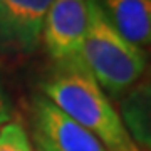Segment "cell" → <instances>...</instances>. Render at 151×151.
<instances>
[{"instance_id":"6da1fadb","label":"cell","mask_w":151,"mask_h":151,"mask_svg":"<svg viewBox=\"0 0 151 151\" xmlns=\"http://www.w3.org/2000/svg\"><path fill=\"white\" fill-rule=\"evenodd\" d=\"M42 91L49 101L96 136L106 151H143L124 129L118 111L81 57L57 62L42 82Z\"/></svg>"},{"instance_id":"7a4b0ae2","label":"cell","mask_w":151,"mask_h":151,"mask_svg":"<svg viewBox=\"0 0 151 151\" xmlns=\"http://www.w3.org/2000/svg\"><path fill=\"white\" fill-rule=\"evenodd\" d=\"M86 7L87 30L81 59L101 89L118 97L139 81L146 55L143 49L123 39L109 24L99 0H86Z\"/></svg>"},{"instance_id":"3957f363","label":"cell","mask_w":151,"mask_h":151,"mask_svg":"<svg viewBox=\"0 0 151 151\" xmlns=\"http://www.w3.org/2000/svg\"><path fill=\"white\" fill-rule=\"evenodd\" d=\"M52 0H0V60L20 62L37 49Z\"/></svg>"},{"instance_id":"277c9868","label":"cell","mask_w":151,"mask_h":151,"mask_svg":"<svg viewBox=\"0 0 151 151\" xmlns=\"http://www.w3.org/2000/svg\"><path fill=\"white\" fill-rule=\"evenodd\" d=\"M87 30L86 0H52L40 37L50 59L57 62L81 57Z\"/></svg>"},{"instance_id":"5b68a950","label":"cell","mask_w":151,"mask_h":151,"mask_svg":"<svg viewBox=\"0 0 151 151\" xmlns=\"http://www.w3.org/2000/svg\"><path fill=\"white\" fill-rule=\"evenodd\" d=\"M34 141L50 151H106L94 134L84 129L45 96L32 101Z\"/></svg>"},{"instance_id":"8992f818","label":"cell","mask_w":151,"mask_h":151,"mask_svg":"<svg viewBox=\"0 0 151 151\" xmlns=\"http://www.w3.org/2000/svg\"><path fill=\"white\" fill-rule=\"evenodd\" d=\"M109 24L136 47L151 40V0H99Z\"/></svg>"},{"instance_id":"52a82bcc","label":"cell","mask_w":151,"mask_h":151,"mask_svg":"<svg viewBox=\"0 0 151 151\" xmlns=\"http://www.w3.org/2000/svg\"><path fill=\"white\" fill-rule=\"evenodd\" d=\"M151 92L148 82H136L121 99L119 119L124 129L139 150H150L151 145V121H150Z\"/></svg>"},{"instance_id":"ba28073f","label":"cell","mask_w":151,"mask_h":151,"mask_svg":"<svg viewBox=\"0 0 151 151\" xmlns=\"http://www.w3.org/2000/svg\"><path fill=\"white\" fill-rule=\"evenodd\" d=\"M0 151H35L20 123H9L0 129Z\"/></svg>"},{"instance_id":"9c48e42d","label":"cell","mask_w":151,"mask_h":151,"mask_svg":"<svg viewBox=\"0 0 151 151\" xmlns=\"http://www.w3.org/2000/svg\"><path fill=\"white\" fill-rule=\"evenodd\" d=\"M10 101H9V94L5 91V86L2 82V77H0V129L5 126L9 121H10Z\"/></svg>"},{"instance_id":"30bf717a","label":"cell","mask_w":151,"mask_h":151,"mask_svg":"<svg viewBox=\"0 0 151 151\" xmlns=\"http://www.w3.org/2000/svg\"><path fill=\"white\" fill-rule=\"evenodd\" d=\"M35 143V141H34ZM35 151H50V150H47L45 146H42L40 143H35Z\"/></svg>"}]
</instances>
